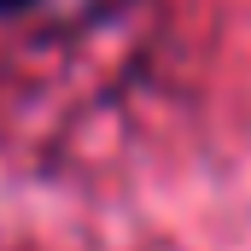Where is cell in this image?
Wrapping results in <instances>:
<instances>
[{"instance_id": "cell-1", "label": "cell", "mask_w": 251, "mask_h": 251, "mask_svg": "<svg viewBox=\"0 0 251 251\" xmlns=\"http://www.w3.org/2000/svg\"><path fill=\"white\" fill-rule=\"evenodd\" d=\"M24 6H35V0H0V18H12V12H24Z\"/></svg>"}]
</instances>
